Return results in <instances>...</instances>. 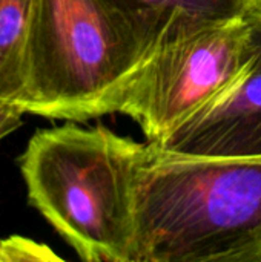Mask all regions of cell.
I'll return each mask as SVG.
<instances>
[{
	"mask_svg": "<svg viewBox=\"0 0 261 262\" xmlns=\"http://www.w3.org/2000/svg\"><path fill=\"white\" fill-rule=\"evenodd\" d=\"M135 262H261V158H203L146 141Z\"/></svg>",
	"mask_w": 261,
	"mask_h": 262,
	"instance_id": "6da1fadb",
	"label": "cell"
},
{
	"mask_svg": "<svg viewBox=\"0 0 261 262\" xmlns=\"http://www.w3.org/2000/svg\"><path fill=\"white\" fill-rule=\"evenodd\" d=\"M143 31L160 38L174 25L218 23L248 15L258 0H108Z\"/></svg>",
	"mask_w": 261,
	"mask_h": 262,
	"instance_id": "52a82bcc",
	"label": "cell"
},
{
	"mask_svg": "<svg viewBox=\"0 0 261 262\" xmlns=\"http://www.w3.org/2000/svg\"><path fill=\"white\" fill-rule=\"evenodd\" d=\"M35 0H0V141L22 124L25 55Z\"/></svg>",
	"mask_w": 261,
	"mask_h": 262,
	"instance_id": "8992f818",
	"label": "cell"
},
{
	"mask_svg": "<svg viewBox=\"0 0 261 262\" xmlns=\"http://www.w3.org/2000/svg\"><path fill=\"white\" fill-rule=\"evenodd\" d=\"M63 261L51 247L25 236L2 239L0 262H55Z\"/></svg>",
	"mask_w": 261,
	"mask_h": 262,
	"instance_id": "ba28073f",
	"label": "cell"
},
{
	"mask_svg": "<svg viewBox=\"0 0 261 262\" xmlns=\"http://www.w3.org/2000/svg\"><path fill=\"white\" fill-rule=\"evenodd\" d=\"M254 14L260 51L249 74L152 146L185 157L261 158V0Z\"/></svg>",
	"mask_w": 261,
	"mask_h": 262,
	"instance_id": "5b68a950",
	"label": "cell"
},
{
	"mask_svg": "<svg viewBox=\"0 0 261 262\" xmlns=\"http://www.w3.org/2000/svg\"><path fill=\"white\" fill-rule=\"evenodd\" d=\"M160 38L108 0H35L20 111L74 123L117 114Z\"/></svg>",
	"mask_w": 261,
	"mask_h": 262,
	"instance_id": "3957f363",
	"label": "cell"
},
{
	"mask_svg": "<svg viewBox=\"0 0 261 262\" xmlns=\"http://www.w3.org/2000/svg\"><path fill=\"white\" fill-rule=\"evenodd\" d=\"M146 143L68 121L20 157L31 206L86 262H135V178Z\"/></svg>",
	"mask_w": 261,
	"mask_h": 262,
	"instance_id": "7a4b0ae2",
	"label": "cell"
},
{
	"mask_svg": "<svg viewBox=\"0 0 261 262\" xmlns=\"http://www.w3.org/2000/svg\"><path fill=\"white\" fill-rule=\"evenodd\" d=\"M0 255H2V238H0Z\"/></svg>",
	"mask_w": 261,
	"mask_h": 262,
	"instance_id": "9c48e42d",
	"label": "cell"
},
{
	"mask_svg": "<svg viewBox=\"0 0 261 262\" xmlns=\"http://www.w3.org/2000/svg\"><path fill=\"white\" fill-rule=\"evenodd\" d=\"M255 14L172 26L138 69L118 104L154 144L238 84L258 58Z\"/></svg>",
	"mask_w": 261,
	"mask_h": 262,
	"instance_id": "277c9868",
	"label": "cell"
}]
</instances>
